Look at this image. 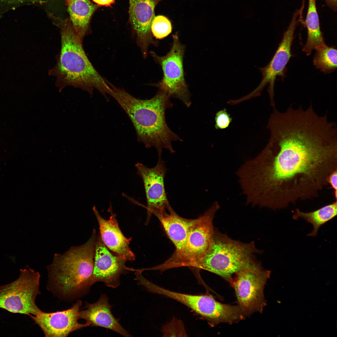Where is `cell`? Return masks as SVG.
<instances>
[{
	"label": "cell",
	"mask_w": 337,
	"mask_h": 337,
	"mask_svg": "<svg viewBox=\"0 0 337 337\" xmlns=\"http://www.w3.org/2000/svg\"><path fill=\"white\" fill-rule=\"evenodd\" d=\"M270 138L256 157L238 169L247 203L273 209L317 197L337 170V129L310 109L272 112Z\"/></svg>",
	"instance_id": "obj_1"
},
{
	"label": "cell",
	"mask_w": 337,
	"mask_h": 337,
	"mask_svg": "<svg viewBox=\"0 0 337 337\" xmlns=\"http://www.w3.org/2000/svg\"><path fill=\"white\" fill-rule=\"evenodd\" d=\"M110 85L109 95L129 116L136 130L138 140L147 148H155L159 155H161L164 148L171 153H175L172 141L183 140L170 129L166 121V110L173 105L168 95L159 89L151 99H139L124 89Z\"/></svg>",
	"instance_id": "obj_2"
},
{
	"label": "cell",
	"mask_w": 337,
	"mask_h": 337,
	"mask_svg": "<svg viewBox=\"0 0 337 337\" xmlns=\"http://www.w3.org/2000/svg\"><path fill=\"white\" fill-rule=\"evenodd\" d=\"M97 236L94 229L84 244L72 247L62 254H54L52 262L47 267L48 289L67 300L88 291L92 285Z\"/></svg>",
	"instance_id": "obj_3"
},
{
	"label": "cell",
	"mask_w": 337,
	"mask_h": 337,
	"mask_svg": "<svg viewBox=\"0 0 337 337\" xmlns=\"http://www.w3.org/2000/svg\"><path fill=\"white\" fill-rule=\"evenodd\" d=\"M82 42L68 25L61 32V46L55 67L50 75L56 78L57 85L81 88L90 93L94 89L105 98L110 88L109 82L99 74L87 56Z\"/></svg>",
	"instance_id": "obj_4"
},
{
	"label": "cell",
	"mask_w": 337,
	"mask_h": 337,
	"mask_svg": "<svg viewBox=\"0 0 337 337\" xmlns=\"http://www.w3.org/2000/svg\"><path fill=\"white\" fill-rule=\"evenodd\" d=\"M260 252L253 242L233 240L214 229L208 249L192 268L206 270L232 282L233 275L242 271L262 268L254 255Z\"/></svg>",
	"instance_id": "obj_5"
},
{
	"label": "cell",
	"mask_w": 337,
	"mask_h": 337,
	"mask_svg": "<svg viewBox=\"0 0 337 337\" xmlns=\"http://www.w3.org/2000/svg\"><path fill=\"white\" fill-rule=\"evenodd\" d=\"M220 208L218 203L215 202L203 215L195 219L181 249L174 251L164 263L151 269L163 271L181 267L192 268L202 258L210 244L214 230L213 220Z\"/></svg>",
	"instance_id": "obj_6"
},
{
	"label": "cell",
	"mask_w": 337,
	"mask_h": 337,
	"mask_svg": "<svg viewBox=\"0 0 337 337\" xmlns=\"http://www.w3.org/2000/svg\"><path fill=\"white\" fill-rule=\"evenodd\" d=\"M40 276L28 267L21 269L18 278L0 286V308L9 312L36 315L42 311L36 304L39 290Z\"/></svg>",
	"instance_id": "obj_7"
},
{
	"label": "cell",
	"mask_w": 337,
	"mask_h": 337,
	"mask_svg": "<svg viewBox=\"0 0 337 337\" xmlns=\"http://www.w3.org/2000/svg\"><path fill=\"white\" fill-rule=\"evenodd\" d=\"M184 51V46L178 37L174 36L171 48L167 55L159 56L153 51H151L150 54L161 67L163 73L162 80L156 85L170 98H178L189 107L191 102L184 76L183 65Z\"/></svg>",
	"instance_id": "obj_8"
},
{
	"label": "cell",
	"mask_w": 337,
	"mask_h": 337,
	"mask_svg": "<svg viewBox=\"0 0 337 337\" xmlns=\"http://www.w3.org/2000/svg\"><path fill=\"white\" fill-rule=\"evenodd\" d=\"M302 10L300 9L294 14L287 30L284 33L282 40L275 54L269 63L265 66L259 68L262 76L260 83L252 92L238 99L241 102L253 97L260 96L264 87L269 84L268 91L271 103L275 108L274 100L275 83L277 76L283 77L286 66L291 56V46L295 30L302 18Z\"/></svg>",
	"instance_id": "obj_9"
},
{
	"label": "cell",
	"mask_w": 337,
	"mask_h": 337,
	"mask_svg": "<svg viewBox=\"0 0 337 337\" xmlns=\"http://www.w3.org/2000/svg\"><path fill=\"white\" fill-rule=\"evenodd\" d=\"M270 272L262 268L246 269L237 273L231 282L239 305L246 315L261 312L266 305L264 288Z\"/></svg>",
	"instance_id": "obj_10"
},
{
	"label": "cell",
	"mask_w": 337,
	"mask_h": 337,
	"mask_svg": "<svg viewBox=\"0 0 337 337\" xmlns=\"http://www.w3.org/2000/svg\"><path fill=\"white\" fill-rule=\"evenodd\" d=\"M138 284L150 292L171 298L184 305L212 324L222 321L227 315V305L217 301L207 295H192L172 291L159 286L140 277Z\"/></svg>",
	"instance_id": "obj_11"
},
{
	"label": "cell",
	"mask_w": 337,
	"mask_h": 337,
	"mask_svg": "<svg viewBox=\"0 0 337 337\" xmlns=\"http://www.w3.org/2000/svg\"><path fill=\"white\" fill-rule=\"evenodd\" d=\"M156 166L149 168L137 163V174L142 178L147 201V217L146 224L149 223L152 214L156 215L171 207L165 192L164 179L167 171L161 155Z\"/></svg>",
	"instance_id": "obj_12"
},
{
	"label": "cell",
	"mask_w": 337,
	"mask_h": 337,
	"mask_svg": "<svg viewBox=\"0 0 337 337\" xmlns=\"http://www.w3.org/2000/svg\"><path fill=\"white\" fill-rule=\"evenodd\" d=\"M126 261L110 250L99 233L95 243L92 285L96 282H102L108 287L117 288L120 284L121 276L131 271L125 265Z\"/></svg>",
	"instance_id": "obj_13"
},
{
	"label": "cell",
	"mask_w": 337,
	"mask_h": 337,
	"mask_svg": "<svg viewBox=\"0 0 337 337\" xmlns=\"http://www.w3.org/2000/svg\"><path fill=\"white\" fill-rule=\"evenodd\" d=\"M82 302L78 300L70 308L52 313L43 311L38 315L29 316L42 330L45 337H66L71 333L89 326V323L81 324L79 312Z\"/></svg>",
	"instance_id": "obj_14"
},
{
	"label": "cell",
	"mask_w": 337,
	"mask_h": 337,
	"mask_svg": "<svg viewBox=\"0 0 337 337\" xmlns=\"http://www.w3.org/2000/svg\"><path fill=\"white\" fill-rule=\"evenodd\" d=\"M129 0L130 21L136 34V43L145 58L150 45H157L151 30L155 17V3L153 0Z\"/></svg>",
	"instance_id": "obj_15"
},
{
	"label": "cell",
	"mask_w": 337,
	"mask_h": 337,
	"mask_svg": "<svg viewBox=\"0 0 337 337\" xmlns=\"http://www.w3.org/2000/svg\"><path fill=\"white\" fill-rule=\"evenodd\" d=\"M92 209L99 223V234L105 246L127 261H134L135 255L129 246L131 238H127L124 236L119 227L115 214L110 208L111 215L106 220L101 216L95 206Z\"/></svg>",
	"instance_id": "obj_16"
},
{
	"label": "cell",
	"mask_w": 337,
	"mask_h": 337,
	"mask_svg": "<svg viewBox=\"0 0 337 337\" xmlns=\"http://www.w3.org/2000/svg\"><path fill=\"white\" fill-rule=\"evenodd\" d=\"M108 301L106 295L102 294L94 303L86 302L85 309L79 311V319L85 320L89 326L104 328L124 337L132 336L113 316L111 311L112 306Z\"/></svg>",
	"instance_id": "obj_17"
},
{
	"label": "cell",
	"mask_w": 337,
	"mask_h": 337,
	"mask_svg": "<svg viewBox=\"0 0 337 337\" xmlns=\"http://www.w3.org/2000/svg\"><path fill=\"white\" fill-rule=\"evenodd\" d=\"M155 216L169 239L174 246L175 251L180 250L184 244L190 227L195 219H188L178 215L170 207Z\"/></svg>",
	"instance_id": "obj_18"
},
{
	"label": "cell",
	"mask_w": 337,
	"mask_h": 337,
	"mask_svg": "<svg viewBox=\"0 0 337 337\" xmlns=\"http://www.w3.org/2000/svg\"><path fill=\"white\" fill-rule=\"evenodd\" d=\"M304 23L307 29V38L302 51L309 56L313 50L326 44L320 29L315 0H308Z\"/></svg>",
	"instance_id": "obj_19"
},
{
	"label": "cell",
	"mask_w": 337,
	"mask_h": 337,
	"mask_svg": "<svg viewBox=\"0 0 337 337\" xmlns=\"http://www.w3.org/2000/svg\"><path fill=\"white\" fill-rule=\"evenodd\" d=\"M68 8L75 32L83 41L95 6L89 0H68Z\"/></svg>",
	"instance_id": "obj_20"
},
{
	"label": "cell",
	"mask_w": 337,
	"mask_h": 337,
	"mask_svg": "<svg viewBox=\"0 0 337 337\" xmlns=\"http://www.w3.org/2000/svg\"><path fill=\"white\" fill-rule=\"evenodd\" d=\"M337 214V201L335 200L331 204L311 212H303L298 208L296 209L292 218L295 220L302 218L311 224L313 229L307 236L316 237L320 227L332 219Z\"/></svg>",
	"instance_id": "obj_21"
},
{
	"label": "cell",
	"mask_w": 337,
	"mask_h": 337,
	"mask_svg": "<svg viewBox=\"0 0 337 337\" xmlns=\"http://www.w3.org/2000/svg\"><path fill=\"white\" fill-rule=\"evenodd\" d=\"M313 59L315 66L328 74L334 71L337 67V50L326 44L315 50Z\"/></svg>",
	"instance_id": "obj_22"
},
{
	"label": "cell",
	"mask_w": 337,
	"mask_h": 337,
	"mask_svg": "<svg viewBox=\"0 0 337 337\" xmlns=\"http://www.w3.org/2000/svg\"><path fill=\"white\" fill-rule=\"evenodd\" d=\"M152 33L156 38L162 39L171 32L172 27L169 20L166 17L159 15L155 17L151 27Z\"/></svg>",
	"instance_id": "obj_23"
},
{
	"label": "cell",
	"mask_w": 337,
	"mask_h": 337,
	"mask_svg": "<svg viewBox=\"0 0 337 337\" xmlns=\"http://www.w3.org/2000/svg\"><path fill=\"white\" fill-rule=\"evenodd\" d=\"M164 336H187L183 322L175 318L164 325L162 329Z\"/></svg>",
	"instance_id": "obj_24"
},
{
	"label": "cell",
	"mask_w": 337,
	"mask_h": 337,
	"mask_svg": "<svg viewBox=\"0 0 337 337\" xmlns=\"http://www.w3.org/2000/svg\"><path fill=\"white\" fill-rule=\"evenodd\" d=\"M232 120L230 115L225 108L217 112L215 117V127L217 129H223L228 127Z\"/></svg>",
	"instance_id": "obj_25"
},
{
	"label": "cell",
	"mask_w": 337,
	"mask_h": 337,
	"mask_svg": "<svg viewBox=\"0 0 337 337\" xmlns=\"http://www.w3.org/2000/svg\"><path fill=\"white\" fill-rule=\"evenodd\" d=\"M337 170L333 172L329 175L327 179L328 184H329L334 190L335 197L336 200H337Z\"/></svg>",
	"instance_id": "obj_26"
},
{
	"label": "cell",
	"mask_w": 337,
	"mask_h": 337,
	"mask_svg": "<svg viewBox=\"0 0 337 337\" xmlns=\"http://www.w3.org/2000/svg\"><path fill=\"white\" fill-rule=\"evenodd\" d=\"M328 6L334 11L337 10V0H324Z\"/></svg>",
	"instance_id": "obj_27"
},
{
	"label": "cell",
	"mask_w": 337,
	"mask_h": 337,
	"mask_svg": "<svg viewBox=\"0 0 337 337\" xmlns=\"http://www.w3.org/2000/svg\"><path fill=\"white\" fill-rule=\"evenodd\" d=\"M97 4L102 6H109L114 2V0H92Z\"/></svg>",
	"instance_id": "obj_28"
}]
</instances>
